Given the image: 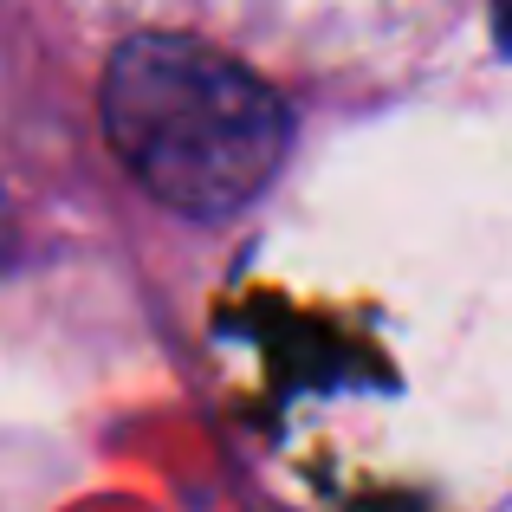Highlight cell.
<instances>
[{
  "mask_svg": "<svg viewBox=\"0 0 512 512\" xmlns=\"http://www.w3.org/2000/svg\"><path fill=\"white\" fill-rule=\"evenodd\" d=\"M98 111L130 182L188 221H227L266 195L292 143L279 91L195 33H130Z\"/></svg>",
  "mask_w": 512,
  "mask_h": 512,
  "instance_id": "cell-1",
  "label": "cell"
},
{
  "mask_svg": "<svg viewBox=\"0 0 512 512\" xmlns=\"http://www.w3.org/2000/svg\"><path fill=\"white\" fill-rule=\"evenodd\" d=\"M493 39H500V52L512 59V0H493Z\"/></svg>",
  "mask_w": 512,
  "mask_h": 512,
  "instance_id": "cell-2",
  "label": "cell"
},
{
  "mask_svg": "<svg viewBox=\"0 0 512 512\" xmlns=\"http://www.w3.org/2000/svg\"><path fill=\"white\" fill-rule=\"evenodd\" d=\"M13 253H20V240H13V214L0 201V266H13Z\"/></svg>",
  "mask_w": 512,
  "mask_h": 512,
  "instance_id": "cell-3",
  "label": "cell"
}]
</instances>
